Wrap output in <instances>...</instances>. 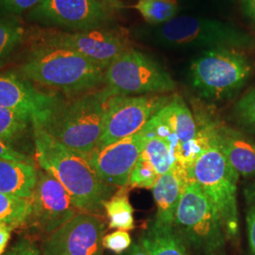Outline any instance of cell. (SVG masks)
<instances>
[{"label":"cell","instance_id":"6da1fadb","mask_svg":"<svg viewBox=\"0 0 255 255\" xmlns=\"http://www.w3.org/2000/svg\"><path fill=\"white\" fill-rule=\"evenodd\" d=\"M33 141L37 164L63 184L75 207L83 213L101 214L115 187L101 180L88 156L64 146L36 126Z\"/></svg>","mask_w":255,"mask_h":255},{"label":"cell","instance_id":"7a4b0ae2","mask_svg":"<svg viewBox=\"0 0 255 255\" xmlns=\"http://www.w3.org/2000/svg\"><path fill=\"white\" fill-rule=\"evenodd\" d=\"M114 96L115 93L102 86L68 100L61 97L33 120V126L72 150L88 156L99 145L106 111Z\"/></svg>","mask_w":255,"mask_h":255},{"label":"cell","instance_id":"3957f363","mask_svg":"<svg viewBox=\"0 0 255 255\" xmlns=\"http://www.w3.org/2000/svg\"><path fill=\"white\" fill-rule=\"evenodd\" d=\"M20 71L27 81L53 87L68 98L104 86L101 66L63 47L33 45Z\"/></svg>","mask_w":255,"mask_h":255},{"label":"cell","instance_id":"277c9868","mask_svg":"<svg viewBox=\"0 0 255 255\" xmlns=\"http://www.w3.org/2000/svg\"><path fill=\"white\" fill-rule=\"evenodd\" d=\"M146 38L158 46L174 49L218 47L247 49L255 40L242 29L217 19L178 15L167 23L146 28Z\"/></svg>","mask_w":255,"mask_h":255},{"label":"cell","instance_id":"5b68a950","mask_svg":"<svg viewBox=\"0 0 255 255\" xmlns=\"http://www.w3.org/2000/svg\"><path fill=\"white\" fill-rule=\"evenodd\" d=\"M185 171L187 178L200 185L201 190L218 210L223 220L228 240L237 239L239 235L237 206L239 175L221 149L207 137V143L202 146L201 152Z\"/></svg>","mask_w":255,"mask_h":255},{"label":"cell","instance_id":"8992f818","mask_svg":"<svg viewBox=\"0 0 255 255\" xmlns=\"http://www.w3.org/2000/svg\"><path fill=\"white\" fill-rule=\"evenodd\" d=\"M174 228L186 246L201 255H225L228 241L223 220L200 185L187 178Z\"/></svg>","mask_w":255,"mask_h":255},{"label":"cell","instance_id":"52a82bcc","mask_svg":"<svg viewBox=\"0 0 255 255\" xmlns=\"http://www.w3.org/2000/svg\"><path fill=\"white\" fill-rule=\"evenodd\" d=\"M253 73V64L240 49L218 47L202 51L190 65L192 86L205 101L234 98Z\"/></svg>","mask_w":255,"mask_h":255},{"label":"cell","instance_id":"ba28073f","mask_svg":"<svg viewBox=\"0 0 255 255\" xmlns=\"http://www.w3.org/2000/svg\"><path fill=\"white\" fill-rule=\"evenodd\" d=\"M104 86L116 95L143 96L174 91L176 82L152 57L130 47L106 68Z\"/></svg>","mask_w":255,"mask_h":255},{"label":"cell","instance_id":"9c48e42d","mask_svg":"<svg viewBox=\"0 0 255 255\" xmlns=\"http://www.w3.org/2000/svg\"><path fill=\"white\" fill-rule=\"evenodd\" d=\"M33 45L63 47L84 56L104 70L131 46L127 37L119 30L107 27L82 31L61 29L37 30L32 35Z\"/></svg>","mask_w":255,"mask_h":255},{"label":"cell","instance_id":"30bf717a","mask_svg":"<svg viewBox=\"0 0 255 255\" xmlns=\"http://www.w3.org/2000/svg\"><path fill=\"white\" fill-rule=\"evenodd\" d=\"M148 122L155 133L170 145L179 164L186 170L205 144L196 119L182 97L173 96Z\"/></svg>","mask_w":255,"mask_h":255},{"label":"cell","instance_id":"8fae6325","mask_svg":"<svg viewBox=\"0 0 255 255\" xmlns=\"http://www.w3.org/2000/svg\"><path fill=\"white\" fill-rule=\"evenodd\" d=\"M172 97L164 94L114 96L106 111L101 139L96 148L108 146L138 132Z\"/></svg>","mask_w":255,"mask_h":255},{"label":"cell","instance_id":"7c38bea8","mask_svg":"<svg viewBox=\"0 0 255 255\" xmlns=\"http://www.w3.org/2000/svg\"><path fill=\"white\" fill-rule=\"evenodd\" d=\"M27 17L44 27L82 31L107 27L113 11L100 0H44L27 12Z\"/></svg>","mask_w":255,"mask_h":255},{"label":"cell","instance_id":"4fadbf2b","mask_svg":"<svg viewBox=\"0 0 255 255\" xmlns=\"http://www.w3.org/2000/svg\"><path fill=\"white\" fill-rule=\"evenodd\" d=\"M105 230L99 216L82 212L46 237L43 255H103Z\"/></svg>","mask_w":255,"mask_h":255},{"label":"cell","instance_id":"5bb4252c","mask_svg":"<svg viewBox=\"0 0 255 255\" xmlns=\"http://www.w3.org/2000/svg\"><path fill=\"white\" fill-rule=\"evenodd\" d=\"M148 135V129L145 125L130 136L108 146L95 148L88 155V159L101 180L114 187H126Z\"/></svg>","mask_w":255,"mask_h":255},{"label":"cell","instance_id":"9a60e30c","mask_svg":"<svg viewBox=\"0 0 255 255\" xmlns=\"http://www.w3.org/2000/svg\"><path fill=\"white\" fill-rule=\"evenodd\" d=\"M198 127L215 142L239 177L255 182V140L245 132L230 127L212 114L197 110Z\"/></svg>","mask_w":255,"mask_h":255},{"label":"cell","instance_id":"2e32d148","mask_svg":"<svg viewBox=\"0 0 255 255\" xmlns=\"http://www.w3.org/2000/svg\"><path fill=\"white\" fill-rule=\"evenodd\" d=\"M30 201L32 211L29 223L48 235L77 215L78 209L63 184L43 169L38 170Z\"/></svg>","mask_w":255,"mask_h":255},{"label":"cell","instance_id":"e0dca14e","mask_svg":"<svg viewBox=\"0 0 255 255\" xmlns=\"http://www.w3.org/2000/svg\"><path fill=\"white\" fill-rule=\"evenodd\" d=\"M61 96L39 91L23 76L0 74V107L27 115L32 120L50 109Z\"/></svg>","mask_w":255,"mask_h":255},{"label":"cell","instance_id":"ac0fdd59","mask_svg":"<svg viewBox=\"0 0 255 255\" xmlns=\"http://www.w3.org/2000/svg\"><path fill=\"white\" fill-rule=\"evenodd\" d=\"M187 180L186 171L178 164L173 170L158 178L152 187L156 203L155 222L164 227H174L175 216Z\"/></svg>","mask_w":255,"mask_h":255},{"label":"cell","instance_id":"d6986e66","mask_svg":"<svg viewBox=\"0 0 255 255\" xmlns=\"http://www.w3.org/2000/svg\"><path fill=\"white\" fill-rule=\"evenodd\" d=\"M37 178L38 170L34 164L0 159V193L30 199Z\"/></svg>","mask_w":255,"mask_h":255},{"label":"cell","instance_id":"ffe728a7","mask_svg":"<svg viewBox=\"0 0 255 255\" xmlns=\"http://www.w3.org/2000/svg\"><path fill=\"white\" fill-rule=\"evenodd\" d=\"M140 243L149 255H189L187 246L174 227L153 221L141 237Z\"/></svg>","mask_w":255,"mask_h":255},{"label":"cell","instance_id":"44dd1931","mask_svg":"<svg viewBox=\"0 0 255 255\" xmlns=\"http://www.w3.org/2000/svg\"><path fill=\"white\" fill-rule=\"evenodd\" d=\"M28 135L33 136L32 119L27 115L0 107V141L13 147Z\"/></svg>","mask_w":255,"mask_h":255},{"label":"cell","instance_id":"7402d4cb","mask_svg":"<svg viewBox=\"0 0 255 255\" xmlns=\"http://www.w3.org/2000/svg\"><path fill=\"white\" fill-rule=\"evenodd\" d=\"M146 125L149 135L143 152L153 165L159 176L168 173L179 164L178 159L170 145L164 138L158 136L155 133L149 122H147Z\"/></svg>","mask_w":255,"mask_h":255},{"label":"cell","instance_id":"603a6c76","mask_svg":"<svg viewBox=\"0 0 255 255\" xmlns=\"http://www.w3.org/2000/svg\"><path fill=\"white\" fill-rule=\"evenodd\" d=\"M103 208L109 219L110 229L130 231L134 228L133 208L128 200L126 187H121L105 201Z\"/></svg>","mask_w":255,"mask_h":255},{"label":"cell","instance_id":"cb8c5ba5","mask_svg":"<svg viewBox=\"0 0 255 255\" xmlns=\"http://www.w3.org/2000/svg\"><path fill=\"white\" fill-rule=\"evenodd\" d=\"M32 211L30 199L0 193V224L11 230L29 223Z\"/></svg>","mask_w":255,"mask_h":255},{"label":"cell","instance_id":"d4e9b609","mask_svg":"<svg viewBox=\"0 0 255 255\" xmlns=\"http://www.w3.org/2000/svg\"><path fill=\"white\" fill-rule=\"evenodd\" d=\"M26 30L18 17H0V68L23 43Z\"/></svg>","mask_w":255,"mask_h":255},{"label":"cell","instance_id":"484cf974","mask_svg":"<svg viewBox=\"0 0 255 255\" xmlns=\"http://www.w3.org/2000/svg\"><path fill=\"white\" fill-rule=\"evenodd\" d=\"M132 8L152 26L167 23L180 12V5L172 0H138Z\"/></svg>","mask_w":255,"mask_h":255},{"label":"cell","instance_id":"4316f807","mask_svg":"<svg viewBox=\"0 0 255 255\" xmlns=\"http://www.w3.org/2000/svg\"><path fill=\"white\" fill-rule=\"evenodd\" d=\"M159 177L153 165L142 151L130 173L128 184L131 187L152 188Z\"/></svg>","mask_w":255,"mask_h":255},{"label":"cell","instance_id":"83f0119b","mask_svg":"<svg viewBox=\"0 0 255 255\" xmlns=\"http://www.w3.org/2000/svg\"><path fill=\"white\" fill-rule=\"evenodd\" d=\"M234 117L237 123L249 132H255V88L251 89L237 101Z\"/></svg>","mask_w":255,"mask_h":255},{"label":"cell","instance_id":"f1b7e54d","mask_svg":"<svg viewBox=\"0 0 255 255\" xmlns=\"http://www.w3.org/2000/svg\"><path fill=\"white\" fill-rule=\"evenodd\" d=\"M246 204V224L251 255H255V182L248 183L244 188Z\"/></svg>","mask_w":255,"mask_h":255},{"label":"cell","instance_id":"f546056e","mask_svg":"<svg viewBox=\"0 0 255 255\" xmlns=\"http://www.w3.org/2000/svg\"><path fill=\"white\" fill-rule=\"evenodd\" d=\"M44 0H0V17H18L34 9Z\"/></svg>","mask_w":255,"mask_h":255},{"label":"cell","instance_id":"4dcf8cb0","mask_svg":"<svg viewBox=\"0 0 255 255\" xmlns=\"http://www.w3.org/2000/svg\"><path fill=\"white\" fill-rule=\"evenodd\" d=\"M103 248L117 255H121L131 247V237L127 231L118 230L103 237Z\"/></svg>","mask_w":255,"mask_h":255},{"label":"cell","instance_id":"1f68e13d","mask_svg":"<svg viewBox=\"0 0 255 255\" xmlns=\"http://www.w3.org/2000/svg\"><path fill=\"white\" fill-rule=\"evenodd\" d=\"M3 255H41V251L30 239L21 238Z\"/></svg>","mask_w":255,"mask_h":255},{"label":"cell","instance_id":"d6a6232c","mask_svg":"<svg viewBox=\"0 0 255 255\" xmlns=\"http://www.w3.org/2000/svg\"><path fill=\"white\" fill-rule=\"evenodd\" d=\"M0 159L15 160V161H22V162L33 164V161L27 154L6 145L1 141H0Z\"/></svg>","mask_w":255,"mask_h":255},{"label":"cell","instance_id":"836d02e7","mask_svg":"<svg viewBox=\"0 0 255 255\" xmlns=\"http://www.w3.org/2000/svg\"><path fill=\"white\" fill-rule=\"evenodd\" d=\"M11 231L12 230L9 227L0 224V255L5 254V250L8 246V243L10 239Z\"/></svg>","mask_w":255,"mask_h":255},{"label":"cell","instance_id":"e575fe53","mask_svg":"<svg viewBox=\"0 0 255 255\" xmlns=\"http://www.w3.org/2000/svg\"><path fill=\"white\" fill-rule=\"evenodd\" d=\"M244 12L247 17L255 22V0H246L244 4Z\"/></svg>","mask_w":255,"mask_h":255},{"label":"cell","instance_id":"d590c367","mask_svg":"<svg viewBox=\"0 0 255 255\" xmlns=\"http://www.w3.org/2000/svg\"><path fill=\"white\" fill-rule=\"evenodd\" d=\"M125 255H149L147 254L146 249L141 243L132 244L131 247L127 251V254Z\"/></svg>","mask_w":255,"mask_h":255},{"label":"cell","instance_id":"8d00e7d4","mask_svg":"<svg viewBox=\"0 0 255 255\" xmlns=\"http://www.w3.org/2000/svg\"><path fill=\"white\" fill-rule=\"evenodd\" d=\"M106 1H108L109 3H115L117 0H106Z\"/></svg>","mask_w":255,"mask_h":255},{"label":"cell","instance_id":"74e56055","mask_svg":"<svg viewBox=\"0 0 255 255\" xmlns=\"http://www.w3.org/2000/svg\"><path fill=\"white\" fill-rule=\"evenodd\" d=\"M172 1H176V2H178V0H172Z\"/></svg>","mask_w":255,"mask_h":255}]
</instances>
